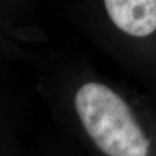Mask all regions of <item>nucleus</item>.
I'll list each match as a JSON object with an SVG mask.
<instances>
[{"label":"nucleus","mask_w":156,"mask_h":156,"mask_svg":"<svg viewBox=\"0 0 156 156\" xmlns=\"http://www.w3.org/2000/svg\"><path fill=\"white\" fill-rule=\"evenodd\" d=\"M74 108L84 129L109 156H147L149 142L127 104L104 84L88 82L74 95Z\"/></svg>","instance_id":"1"},{"label":"nucleus","mask_w":156,"mask_h":156,"mask_svg":"<svg viewBox=\"0 0 156 156\" xmlns=\"http://www.w3.org/2000/svg\"><path fill=\"white\" fill-rule=\"evenodd\" d=\"M112 22L124 33L145 37L156 30V0H106Z\"/></svg>","instance_id":"2"},{"label":"nucleus","mask_w":156,"mask_h":156,"mask_svg":"<svg viewBox=\"0 0 156 156\" xmlns=\"http://www.w3.org/2000/svg\"><path fill=\"white\" fill-rule=\"evenodd\" d=\"M6 74L0 65V156H14V108Z\"/></svg>","instance_id":"3"}]
</instances>
